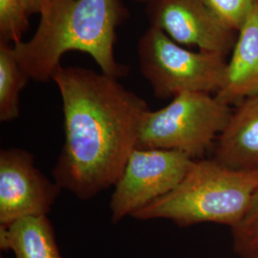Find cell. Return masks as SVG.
I'll use <instances>...</instances> for the list:
<instances>
[{
	"label": "cell",
	"instance_id": "obj_1",
	"mask_svg": "<svg viewBox=\"0 0 258 258\" xmlns=\"http://www.w3.org/2000/svg\"><path fill=\"white\" fill-rule=\"evenodd\" d=\"M53 81L64 118V145L53 178L80 200H89L120 178L149 107L118 79L91 69L61 65Z\"/></svg>",
	"mask_w": 258,
	"mask_h": 258
},
{
	"label": "cell",
	"instance_id": "obj_2",
	"mask_svg": "<svg viewBox=\"0 0 258 258\" xmlns=\"http://www.w3.org/2000/svg\"><path fill=\"white\" fill-rule=\"evenodd\" d=\"M39 15L34 36L13 45L30 80L53 81L70 51L91 55L103 74L118 80L127 75L114 54L116 30L129 15L120 0H45Z\"/></svg>",
	"mask_w": 258,
	"mask_h": 258
},
{
	"label": "cell",
	"instance_id": "obj_3",
	"mask_svg": "<svg viewBox=\"0 0 258 258\" xmlns=\"http://www.w3.org/2000/svg\"><path fill=\"white\" fill-rule=\"evenodd\" d=\"M258 191V169L236 170L212 159L194 160L182 182L131 217L166 219L180 227L214 223L238 225Z\"/></svg>",
	"mask_w": 258,
	"mask_h": 258
},
{
	"label": "cell",
	"instance_id": "obj_4",
	"mask_svg": "<svg viewBox=\"0 0 258 258\" xmlns=\"http://www.w3.org/2000/svg\"><path fill=\"white\" fill-rule=\"evenodd\" d=\"M232 110L215 95L182 93L165 107L144 115L137 148L174 150L192 160L202 159L214 147Z\"/></svg>",
	"mask_w": 258,
	"mask_h": 258
},
{
	"label": "cell",
	"instance_id": "obj_5",
	"mask_svg": "<svg viewBox=\"0 0 258 258\" xmlns=\"http://www.w3.org/2000/svg\"><path fill=\"white\" fill-rule=\"evenodd\" d=\"M137 50L141 73L158 99H173L185 92L215 95L224 83L226 56L189 51L157 28L149 26Z\"/></svg>",
	"mask_w": 258,
	"mask_h": 258
},
{
	"label": "cell",
	"instance_id": "obj_6",
	"mask_svg": "<svg viewBox=\"0 0 258 258\" xmlns=\"http://www.w3.org/2000/svg\"><path fill=\"white\" fill-rule=\"evenodd\" d=\"M194 160L181 152L136 148L114 184L109 210L112 224L146 208L182 182Z\"/></svg>",
	"mask_w": 258,
	"mask_h": 258
},
{
	"label": "cell",
	"instance_id": "obj_7",
	"mask_svg": "<svg viewBox=\"0 0 258 258\" xmlns=\"http://www.w3.org/2000/svg\"><path fill=\"white\" fill-rule=\"evenodd\" d=\"M146 13L150 26L180 45L196 46L203 52L227 56L238 36L203 0H152Z\"/></svg>",
	"mask_w": 258,
	"mask_h": 258
},
{
	"label": "cell",
	"instance_id": "obj_8",
	"mask_svg": "<svg viewBox=\"0 0 258 258\" xmlns=\"http://www.w3.org/2000/svg\"><path fill=\"white\" fill-rule=\"evenodd\" d=\"M61 190L37 168L33 153L23 148L1 149L0 227L29 216H48Z\"/></svg>",
	"mask_w": 258,
	"mask_h": 258
},
{
	"label": "cell",
	"instance_id": "obj_9",
	"mask_svg": "<svg viewBox=\"0 0 258 258\" xmlns=\"http://www.w3.org/2000/svg\"><path fill=\"white\" fill-rule=\"evenodd\" d=\"M258 95V0L238 31L224 83L215 97L230 106Z\"/></svg>",
	"mask_w": 258,
	"mask_h": 258
},
{
	"label": "cell",
	"instance_id": "obj_10",
	"mask_svg": "<svg viewBox=\"0 0 258 258\" xmlns=\"http://www.w3.org/2000/svg\"><path fill=\"white\" fill-rule=\"evenodd\" d=\"M212 158L232 169H258V95L234 106L215 142Z\"/></svg>",
	"mask_w": 258,
	"mask_h": 258
},
{
	"label": "cell",
	"instance_id": "obj_11",
	"mask_svg": "<svg viewBox=\"0 0 258 258\" xmlns=\"http://www.w3.org/2000/svg\"><path fill=\"white\" fill-rule=\"evenodd\" d=\"M0 248L16 258H63L46 215L29 216L0 227Z\"/></svg>",
	"mask_w": 258,
	"mask_h": 258
},
{
	"label": "cell",
	"instance_id": "obj_12",
	"mask_svg": "<svg viewBox=\"0 0 258 258\" xmlns=\"http://www.w3.org/2000/svg\"><path fill=\"white\" fill-rule=\"evenodd\" d=\"M30 78L20 67L13 45L0 42V121L20 115V94Z\"/></svg>",
	"mask_w": 258,
	"mask_h": 258
},
{
	"label": "cell",
	"instance_id": "obj_13",
	"mask_svg": "<svg viewBox=\"0 0 258 258\" xmlns=\"http://www.w3.org/2000/svg\"><path fill=\"white\" fill-rule=\"evenodd\" d=\"M30 16L23 0H0V42L16 45L23 41Z\"/></svg>",
	"mask_w": 258,
	"mask_h": 258
},
{
	"label": "cell",
	"instance_id": "obj_14",
	"mask_svg": "<svg viewBox=\"0 0 258 258\" xmlns=\"http://www.w3.org/2000/svg\"><path fill=\"white\" fill-rule=\"evenodd\" d=\"M233 249L239 258H258V191L249 211L231 229Z\"/></svg>",
	"mask_w": 258,
	"mask_h": 258
},
{
	"label": "cell",
	"instance_id": "obj_15",
	"mask_svg": "<svg viewBox=\"0 0 258 258\" xmlns=\"http://www.w3.org/2000/svg\"><path fill=\"white\" fill-rule=\"evenodd\" d=\"M207 6L231 29L239 31L257 0H203Z\"/></svg>",
	"mask_w": 258,
	"mask_h": 258
},
{
	"label": "cell",
	"instance_id": "obj_16",
	"mask_svg": "<svg viewBox=\"0 0 258 258\" xmlns=\"http://www.w3.org/2000/svg\"><path fill=\"white\" fill-rule=\"evenodd\" d=\"M28 12L30 13V15H34V14H40L41 10L44 6L45 0H23Z\"/></svg>",
	"mask_w": 258,
	"mask_h": 258
},
{
	"label": "cell",
	"instance_id": "obj_17",
	"mask_svg": "<svg viewBox=\"0 0 258 258\" xmlns=\"http://www.w3.org/2000/svg\"><path fill=\"white\" fill-rule=\"evenodd\" d=\"M134 1H137V2H142V3H146V4H148L149 2H151L152 0H134Z\"/></svg>",
	"mask_w": 258,
	"mask_h": 258
}]
</instances>
